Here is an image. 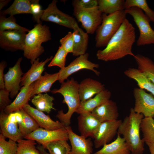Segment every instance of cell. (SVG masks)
Instances as JSON below:
<instances>
[{
  "label": "cell",
  "mask_w": 154,
  "mask_h": 154,
  "mask_svg": "<svg viewBox=\"0 0 154 154\" xmlns=\"http://www.w3.org/2000/svg\"><path fill=\"white\" fill-rule=\"evenodd\" d=\"M135 41V28L126 18L105 48L97 51V58L107 62L117 60L128 55L133 57L135 55L132 48Z\"/></svg>",
  "instance_id": "1"
},
{
  "label": "cell",
  "mask_w": 154,
  "mask_h": 154,
  "mask_svg": "<svg viewBox=\"0 0 154 154\" xmlns=\"http://www.w3.org/2000/svg\"><path fill=\"white\" fill-rule=\"evenodd\" d=\"M143 115L136 112L133 108L120 125L117 133L122 135L131 154H143L144 142L140 136V126Z\"/></svg>",
  "instance_id": "2"
},
{
  "label": "cell",
  "mask_w": 154,
  "mask_h": 154,
  "mask_svg": "<svg viewBox=\"0 0 154 154\" xmlns=\"http://www.w3.org/2000/svg\"><path fill=\"white\" fill-rule=\"evenodd\" d=\"M79 83L73 78L67 80L61 84L59 89H54L51 91L53 94L60 93L63 96L62 103L68 107L67 112L64 113L62 110L59 111L56 117L64 127L69 126L72 116L80 106L81 101L79 93Z\"/></svg>",
  "instance_id": "3"
},
{
  "label": "cell",
  "mask_w": 154,
  "mask_h": 154,
  "mask_svg": "<svg viewBox=\"0 0 154 154\" xmlns=\"http://www.w3.org/2000/svg\"><path fill=\"white\" fill-rule=\"evenodd\" d=\"M51 39L49 27L46 25L37 24L26 34L23 50L24 56L29 59L32 64L44 51L42 44Z\"/></svg>",
  "instance_id": "4"
},
{
  "label": "cell",
  "mask_w": 154,
  "mask_h": 154,
  "mask_svg": "<svg viewBox=\"0 0 154 154\" xmlns=\"http://www.w3.org/2000/svg\"><path fill=\"white\" fill-rule=\"evenodd\" d=\"M126 14L125 10L109 15L102 14V23L96 31V47L106 46L126 19Z\"/></svg>",
  "instance_id": "5"
},
{
  "label": "cell",
  "mask_w": 154,
  "mask_h": 154,
  "mask_svg": "<svg viewBox=\"0 0 154 154\" xmlns=\"http://www.w3.org/2000/svg\"><path fill=\"white\" fill-rule=\"evenodd\" d=\"M125 13L131 15L139 31L136 44L140 46L154 44V30L151 28L149 19L140 9L136 7L125 10Z\"/></svg>",
  "instance_id": "6"
},
{
  "label": "cell",
  "mask_w": 154,
  "mask_h": 154,
  "mask_svg": "<svg viewBox=\"0 0 154 154\" xmlns=\"http://www.w3.org/2000/svg\"><path fill=\"white\" fill-rule=\"evenodd\" d=\"M73 14L88 34H94L102 22V13L98 6L89 9L73 8Z\"/></svg>",
  "instance_id": "7"
},
{
  "label": "cell",
  "mask_w": 154,
  "mask_h": 154,
  "mask_svg": "<svg viewBox=\"0 0 154 154\" xmlns=\"http://www.w3.org/2000/svg\"><path fill=\"white\" fill-rule=\"evenodd\" d=\"M57 2L53 0L44 10L41 20L54 23L73 30L78 26L76 21L74 17L59 9L56 5Z\"/></svg>",
  "instance_id": "8"
},
{
  "label": "cell",
  "mask_w": 154,
  "mask_h": 154,
  "mask_svg": "<svg viewBox=\"0 0 154 154\" xmlns=\"http://www.w3.org/2000/svg\"><path fill=\"white\" fill-rule=\"evenodd\" d=\"M89 54H85L78 56L67 66L59 70L58 72V80L62 84L73 74L82 70L86 69L93 71L97 75L99 76L100 72L95 68H98L99 65L93 63L88 59Z\"/></svg>",
  "instance_id": "9"
},
{
  "label": "cell",
  "mask_w": 154,
  "mask_h": 154,
  "mask_svg": "<svg viewBox=\"0 0 154 154\" xmlns=\"http://www.w3.org/2000/svg\"><path fill=\"white\" fill-rule=\"evenodd\" d=\"M122 121L117 119L101 122L93 138L95 147L98 148L108 143L117 133Z\"/></svg>",
  "instance_id": "10"
},
{
  "label": "cell",
  "mask_w": 154,
  "mask_h": 154,
  "mask_svg": "<svg viewBox=\"0 0 154 154\" xmlns=\"http://www.w3.org/2000/svg\"><path fill=\"white\" fill-rule=\"evenodd\" d=\"M26 34V32L19 30L0 32V46L7 51H23Z\"/></svg>",
  "instance_id": "11"
},
{
  "label": "cell",
  "mask_w": 154,
  "mask_h": 154,
  "mask_svg": "<svg viewBox=\"0 0 154 154\" xmlns=\"http://www.w3.org/2000/svg\"><path fill=\"white\" fill-rule=\"evenodd\" d=\"M133 94L135 100L133 109L136 113L142 114L144 117L154 116V97L140 88H134Z\"/></svg>",
  "instance_id": "12"
},
{
  "label": "cell",
  "mask_w": 154,
  "mask_h": 154,
  "mask_svg": "<svg viewBox=\"0 0 154 154\" xmlns=\"http://www.w3.org/2000/svg\"><path fill=\"white\" fill-rule=\"evenodd\" d=\"M24 138L36 141L42 145L48 142L58 140H68V135L65 127L54 130L39 127Z\"/></svg>",
  "instance_id": "13"
},
{
  "label": "cell",
  "mask_w": 154,
  "mask_h": 154,
  "mask_svg": "<svg viewBox=\"0 0 154 154\" xmlns=\"http://www.w3.org/2000/svg\"><path fill=\"white\" fill-rule=\"evenodd\" d=\"M22 59V57L19 58L15 64L9 68L8 71L4 74L5 89L9 92V96L11 98L18 94L21 89L20 84L22 76L24 74L20 66Z\"/></svg>",
  "instance_id": "14"
},
{
  "label": "cell",
  "mask_w": 154,
  "mask_h": 154,
  "mask_svg": "<svg viewBox=\"0 0 154 154\" xmlns=\"http://www.w3.org/2000/svg\"><path fill=\"white\" fill-rule=\"evenodd\" d=\"M65 127L71 144L70 154H93V144L91 137L86 138L77 135L70 126Z\"/></svg>",
  "instance_id": "15"
},
{
  "label": "cell",
  "mask_w": 154,
  "mask_h": 154,
  "mask_svg": "<svg viewBox=\"0 0 154 154\" xmlns=\"http://www.w3.org/2000/svg\"><path fill=\"white\" fill-rule=\"evenodd\" d=\"M78 131L80 135L93 138L101 122L91 112L79 114L77 117Z\"/></svg>",
  "instance_id": "16"
},
{
  "label": "cell",
  "mask_w": 154,
  "mask_h": 154,
  "mask_svg": "<svg viewBox=\"0 0 154 154\" xmlns=\"http://www.w3.org/2000/svg\"><path fill=\"white\" fill-rule=\"evenodd\" d=\"M23 109L35 119L40 127L54 130L65 127L60 121L52 120L49 115L31 107L29 104L25 105Z\"/></svg>",
  "instance_id": "17"
},
{
  "label": "cell",
  "mask_w": 154,
  "mask_h": 154,
  "mask_svg": "<svg viewBox=\"0 0 154 154\" xmlns=\"http://www.w3.org/2000/svg\"><path fill=\"white\" fill-rule=\"evenodd\" d=\"M105 89L104 85L99 81L91 78L84 79L79 85L81 102L86 101Z\"/></svg>",
  "instance_id": "18"
},
{
  "label": "cell",
  "mask_w": 154,
  "mask_h": 154,
  "mask_svg": "<svg viewBox=\"0 0 154 154\" xmlns=\"http://www.w3.org/2000/svg\"><path fill=\"white\" fill-rule=\"evenodd\" d=\"M91 113L102 122L117 119L119 116L116 103L110 100L95 108Z\"/></svg>",
  "instance_id": "19"
},
{
  "label": "cell",
  "mask_w": 154,
  "mask_h": 154,
  "mask_svg": "<svg viewBox=\"0 0 154 154\" xmlns=\"http://www.w3.org/2000/svg\"><path fill=\"white\" fill-rule=\"evenodd\" d=\"M53 58L52 56L47 58L44 61H39L37 58L32 64L30 68L22 76L21 85L23 86H28L35 82L42 76L46 64Z\"/></svg>",
  "instance_id": "20"
},
{
  "label": "cell",
  "mask_w": 154,
  "mask_h": 154,
  "mask_svg": "<svg viewBox=\"0 0 154 154\" xmlns=\"http://www.w3.org/2000/svg\"><path fill=\"white\" fill-rule=\"evenodd\" d=\"M34 83L29 86H23L21 88L14 101L4 110L5 113L9 114L13 112L20 111L25 105L29 104V101L31 98Z\"/></svg>",
  "instance_id": "21"
},
{
  "label": "cell",
  "mask_w": 154,
  "mask_h": 154,
  "mask_svg": "<svg viewBox=\"0 0 154 154\" xmlns=\"http://www.w3.org/2000/svg\"><path fill=\"white\" fill-rule=\"evenodd\" d=\"M8 114L4 111L0 113V132L6 138L17 142L23 138L19 129L18 124L12 122L8 119Z\"/></svg>",
  "instance_id": "22"
},
{
  "label": "cell",
  "mask_w": 154,
  "mask_h": 154,
  "mask_svg": "<svg viewBox=\"0 0 154 154\" xmlns=\"http://www.w3.org/2000/svg\"><path fill=\"white\" fill-rule=\"evenodd\" d=\"M111 96L110 92L105 89L96 95L94 97L84 102H81L76 113L80 114L85 112H91L95 108L110 100Z\"/></svg>",
  "instance_id": "23"
},
{
  "label": "cell",
  "mask_w": 154,
  "mask_h": 154,
  "mask_svg": "<svg viewBox=\"0 0 154 154\" xmlns=\"http://www.w3.org/2000/svg\"><path fill=\"white\" fill-rule=\"evenodd\" d=\"M117 134V137L113 141L105 144L93 154H130L131 152L125 139Z\"/></svg>",
  "instance_id": "24"
},
{
  "label": "cell",
  "mask_w": 154,
  "mask_h": 154,
  "mask_svg": "<svg viewBox=\"0 0 154 154\" xmlns=\"http://www.w3.org/2000/svg\"><path fill=\"white\" fill-rule=\"evenodd\" d=\"M128 77L135 80L139 88L150 92L154 97V84L145 74L138 68H130L124 72Z\"/></svg>",
  "instance_id": "25"
},
{
  "label": "cell",
  "mask_w": 154,
  "mask_h": 154,
  "mask_svg": "<svg viewBox=\"0 0 154 154\" xmlns=\"http://www.w3.org/2000/svg\"><path fill=\"white\" fill-rule=\"evenodd\" d=\"M74 44L73 55L78 56L86 53L89 42L88 34L80 28L76 26L74 29Z\"/></svg>",
  "instance_id": "26"
},
{
  "label": "cell",
  "mask_w": 154,
  "mask_h": 154,
  "mask_svg": "<svg viewBox=\"0 0 154 154\" xmlns=\"http://www.w3.org/2000/svg\"><path fill=\"white\" fill-rule=\"evenodd\" d=\"M58 80V72L49 74L45 72L44 74L34 83L31 98L35 95L51 91L52 85Z\"/></svg>",
  "instance_id": "27"
},
{
  "label": "cell",
  "mask_w": 154,
  "mask_h": 154,
  "mask_svg": "<svg viewBox=\"0 0 154 154\" xmlns=\"http://www.w3.org/2000/svg\"><path fill=\"white\" fill-rule=\"evenodd\" d=\"M31 0H15L7 9L0 12V15L8 14L10 16L20 14H31Z\"/></svg>",
  "instance_id": "28"
},
{
  "label": "cell",
  "mask_w": 154,
  "mask_h": 154,
  "mask_svg": "<svg viewBox=\"0 0 154 154\" xmlns=\"http://www.w3.org/2000/svg\"><path fill=\"white\" fill-rule=\"evenodd\" d=\"M54 100L53 97L46 93L44 94L40 93L34 95L31 102L38 110L49 114L52 110H56L53 107V101Z\"/></svg>",
  "instance_id": "29"
},
{
  "label": "cell",
  "mask_w": 154,
  "mask_h": 154,
  "mask_svg": "<svg viewBox=\"0 0 154 154\" xmlns=\"http://www.w3.org/2000/svg\"><path fill=\"white\" fill-rule=\"evenodd\" d=\"M138 66V68L144 73L154 84V62L149 57L140 54L133 56Z\"/></svg>",
  "instance_id": "30"
},
{
  "label": "cell",
  "mask_w": 154,
  "mask_h": 154,
  "mask_svg": "<svg viewBox=\"0 0 154 154\" xmlns=\"http://www.w3.org/2000/svg\"><path fill=\"white\" fill-rule=\"evenodd\" d=\"M124 0H98V7L102 14L109 15L125 10Z\"/></svg>",
  "instance_id": "31"
},
{
  "label": "cell",
  "mask_w": 154,
  "mask_h": 154,
  "mask_svg": "<svg viewBox=\"0 0 154 154\" xmlns=\"http://www.w3.org/2000/svg\"><path fill=\"white\" fill-rule=\"evenodd\" d=\"M20 111L22 115L23 119L22 121L18 124V126L21 134L24 138L40 127L35 119L23 108Z\"/></svg>",
  "instance_id": "32"
},
{
  "label": "cell",
  "mask_w": 154,
  "mask_h": 154,
  "mask_svg": "<svg viewBox=\"0 0 154 154\" xmlns=\"http://www.w3.org/2000/svg\"><path fill=\"white\" fill-rule=\"evenodd\" d=\"M66 140H58L47 143L42 146L50 154H70L71 146Z\"/></svg>",
  "instance_id": "33"
},
{
  "label": "cell",
  "mask_w": 154,
  "mask_h": 154,
  "mask_svg": "<svg viewBox=\"0 0 154 154\" xmlns=\"http://www.w3.org/2000/svg\"><path fill=\"white\" fill-rule=\"evenodd\" d=\"M144 143L154 142V119L153 117H144L140 126Z\"/></svg>",
  "instance_id": "34"
},
{
  "label": "cell",
  "mask_w": 154,
  "mask_h": 154,
  "mask_svg": "<svg viewBox=\"0 0 154 154\" xmlns=\"http://www.w3.org/2000/svg\"><path fill=\"white\" fill-rule=\"evenodd\" d=\"M125 9L136 7L141 9L149 19L154 23V11L148 6L145 0H126L125 1Z\"/></svg>",
  "instance_id": "35"
},
{
  "label": "cell",
  "mask_w": 154,
  "mask_h": 154,
  "mask_svg": "<svg viewBox=\"0 0 154 154\" xmlns=\"http://www.w3.org/2000/svg\"><path fill=\"white\" fill-rule=\"evenodd\" d=\"M17 142L18 148L16 154H41L36 147L37 143L35 141L22 139Z\"/></svg>",
  "instance_id": "36"
},
{
  "label": "cell",
  "mask_w": 154,
  "mask_h": 154,
  "mask_svg": "<svg viewBox=\"0 0 154 154\" xmlns=\"http://www.w3.org/2000/svg\"><path fill=\"white\" fill-rule=\"evenodd\" d=\"M7 30H19L28 32L29 30L18 25L14 16L7 18L3 16L0 17V32Z\"/></svg>",
  "instance_id": "37"
},
{
  "label": "cell",
  "mask_w": 154,
  "mask_h": 154,
  "mask_svg": "<svg viewBox=\"0 0 154 154\" xmlns=\"http://www.w3.org/2000/svg\"><path fill=\"white\" fill-rule=\"evenodd\" d=\"M6 137L0 134V154H16L18 144L16 141L9 139L7 141Z\"/></svg>",
  "instance_id": "38"
},
{
  "label": "cell",
  "mask_w": 154,
  "mask_h": 154,
  "mask_svg": "<svg viewBox=\"0 0 154 154\" xmlns=\"http://www.w3.org/2000/svg\"><path fill=\"white\" fill-rule=\"evenodd\" d=\"M68 54L61 46L59 47L54 56L51 60L48 66H57L61 69L65 66L66 57Z\"/></svg>",
  "instance_id": "39"
},
{
  "label": "cell",
  "mask_w": 154,
  "mask_h": 154,
  "mask_svg": "<svg viewBox=\"0 0 154 154\" xmlns=\"http://www.w3.org/2000/svg\"><path fill=\"white\" fill-rule=\"evenodd\" d=\"M31 11L34 20L37 24H42L41 18L44 10L42 9L40 5L39 4V0H31Z\"/></svg>",
  "instance_id": "40"
},
{
  "label": "cell",
  "mask_w": 154,
  "mask_h": 154,
  "mask_svg": "<svg viewBox=\"0 0 154 154\" xmlns=\"http://www.w3.org/2000/svg\"><path fill=\"white\" fill-rule=\"evenodd\" d=\"M60 42L61 46L67 53H72L74 44L73 33L69 32L66 35L60 40Z\"/></svg>",
  "instance_id": "41"
},
{
  "label": "cell",
  "mask_w": 154,
  "mask_h": 154,
  "mask_svg": "<svg viewBox=\"0 0 154 154\" xmlns=\"http://www.w3.org/2000/svg\"><path fill=\"white\" fill-rule=\"evenodd\" d=\"M72 4L73 8L89 9L98 6V0H74Z\"/></svg>",
  "instance_id": "42"
},
{
  "label": "cell",
  "mask_w": 154,
  "mask_h": 154,
  "mask_svg": "<svg viewBox=\"0 0 154 154\" xmlns=\"http://www.w3.org/2000/svg\"><path fill=\"white\" fill-rule=\"evenodd\" d=\"M9 92L5 89L0 90V110L4 111L5 108L12 103L9 98Z\"/></svg>",
  "instance_id": "43"
},
{
  "label": "cell",
  "mask_w": 154,
  "mask_h": 154,
  "mask_svg": "<svg viewBox=\"0 0 154 154\" xmlns=\"http://www.w3.org/2000/svg\"><path fill=\"white\" fill-rule=\"evenodd\" d=\"M7 118L9 121L18 124L22 121L23 116L20 111H18L8 114Z\"/></svg>",
  "instance_id": "44"
},
{
  "label": "cell",
  "mask_w": 154,
  "mask_h": 154,
  "mask_svg": "<svg viewBox=\"0 0 154 154\" xmlns=\"http://www.w3.org/2000/svg\"><path fill=\"white\" fill-rule=\"evenodd\" d=\"M7 64L6 62L4 61H2L0 63V89H5V83L4 81V71L6 67Z\"/></svg>",
  "instance_id": "45"
},
{
  "label": "cell",
  "mask_w": 154,
  "mask_h": 154,
  "mask_svg": "<svg viewBox=\"0 0 154 154\" xmlns=\"http://www.w3.org/2000/svg\"><path fill=\"white\" fill-rule=\"evenodd\" d=\"M36 147L41 154H50L49 153L46 152L45 150V149L42 145L38 144L37 146Z\"/></svg>",
  "instance_id": "46"
},
{
  "label": "cell",
  "mask_w": 154,
  "mask_h": 154,
  "mask_svg": "<svg viewBox=\"0 0 154 154\" xmlns=\"http://www.w3.org/2000/svg\"><path fill=\"white\" fill-rule=\"evenodd\" d=\"M149 147V149L151 154H154V142L150 143H145Z\"/></svg>",
  "instance_id": "47"
},
{
  "label": "cell",
  "mask_w": 154,
  "mask_h": 154,
  "mask_svg": "<svg viewBox=\"0 0 154 154\" xmlns=\"http://www.w3.org/2000/svg\"><path fill=\"white\" fill-rule=\"evenodd\" d=\"M10 1V0H0V10L5 6Z\"/></svg>",
  "instance_id": "48"
}]
</instances>
